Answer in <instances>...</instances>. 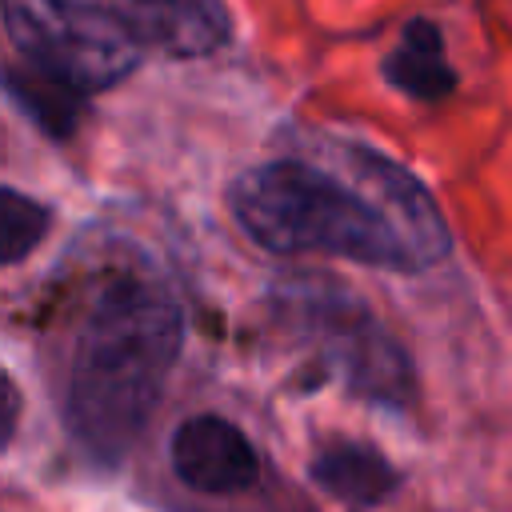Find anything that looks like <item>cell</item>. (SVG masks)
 <instances>
[{
  "label": "cell",
  "mask_w": 512,
  "mask_h": 512,
  "mask_svg": "<svg viewBox=\"0 0 512 512\" xmlns=\"http://www.w3.org/2000/svg\"><path fill=\"white\" fill-rule=\"evenodd\" d=\"M352 184L280 156L244 168L224 200L236 228L272 256H336L388 272H424L452 252V232L428 188L392 156L348 144Z\"/></svg>",
  "instance_id": "1"
},
{
  "label": "cell",
  "mask_w": 512,
  "mask_h": 512,
  "mask_svg": "<svg viewBox=\"0 0 512 512\" xmlns=\"http://www.w3.org/2000/svg\"><path fill=\"white\" fill-rule=\"evenodd\" d=\"M184 348V308L144 264L112 268L68 352L64 420L76 448L112 468L144 436Z\"/></svg>",
  "instance_id": "2"
},
{
  "label": "cell",
  "mask_w": 512,
  "mask_h": 512,
  "mask_svg": "<svg viewBox=\"0 0 512 512\" xmlns=\"http://www.w3.org/2000/svg\"><path fill=\"white\" fill-rule=\"evenodd\" d=\"M284 324L312 348L324 376L340 380L352 396L404 412L416 400V372L400 340L336 284H288L280 292Z\"/></svg>",
  "instance_id": "3"
},
{
  "label": "cell",
  "mask_w": 512,
  "mask_h": 512,
  "mask_svg": "<svg viewBox=\"0 0 512 512\" xmlns=\"http://www.w3.org/2000/svg\"><path fill=\"white\" fill-rule=\"evenodd\" d=\"M4 28L32 72L80 96L120 84L144 56L140 28L88 0H4Z\"/></svg>",
  "instance_id": "4"
},
{
  "label": "cell",
  "mask_w": 512,
  "mask_h": 512,
  "mask_svg": "<svg viewBox=\"0 0 512 512\" xmlns=\"http://www.w3.org/2000/svg\"><path fill=\"white\" fill-rule=\"evenodd\" d=\"M168 464L176 480L196 496H236L256 488L260 452L240 424L216 412L188 416L168 440Z\"/></svg>",
  "instance_id": "5"
},
{
  "label": "cell",
  "mask_w": 512,
  "mask_h": 512,
  "mask_svg": "<svg viewBox=\"0 0 512 512\" xmlns=\"http://www.w3.org/2000/svg\"><path fill=\"white\" fill-rule=\"evenodd\" d=\"M128 4L136 12L140 36L180 60L212 56L232 36L224 0H128Z\"/></svg>",
  "instance_id": "6"
},
{
  "label": "cell",
  "mask_w": 512,
  "mask_h": 512,
  "mask_svg": "<svg viewBox=\"0 0 512 512\" xmlns=\"http://www.w3.org/2000/svg\"><path fill=\"white\" fill-rule=\"evenodd\" d=\"M308 476H312L316 488H324L332 500H340L348 508H376L400 488L396 464L384 452H376L372 444H360V440L324 444L312 456Z\"/></svg>",
  "instance_id": "7"
},
{
  "label": "cell",
  "mask_w": 512,
  "mask_h": 512,
  "mask_svg": "<svg viewBox=\"0 0 512 512\" xmlns=\"http://www.w3.org/2000/svg\"><path fill=\"white\" fill-rule=\"evenodd\" d=\"M384 80L420 104H440L456 92V68L444 56V36L428 16H412L400 28V40L380 60Z\"/></svg>",
  "instance_id": "8"
},
{
  "label": "cell",
  "mask_w": 512,
  "mask_h": 512,
  "mask_svg": "<svg viewBox=\"0 0 512 512\" xmlns=\"http://www.w3.org/2000/svg\"><path fill=\"white\" fill-rule=\"evenodd\" d=\"M4 88H8V100H12L28 120H36V128L48 132L52 140H68V136H72V128H76L80 116H84V100H88V96H80L76 88L32 72V68L20 64V60L8 64Z\"/></svg>",
  "instance_id": "9"
},
{
  "label": "cell",
  "mask_w": 512,
  "mask_h": 512,
  "mask_svg": "<svg viewBox=\"0 0 512 512\" xmlns=\"http://www.w3.org/2000/svg\"><path fill=\"white\" fill-rule=\"evenodd\" d=\"M52 228V208L44 200H32L20 188H4V208H0V240H4V268H16L28 260L40 240Z\"/></svg>",
  "instance_id": "10"
},
{
  "label": "cell",
  "mask_w": 512,
  "mask_h": 512,
  "mask_svg": "<svg viewBox=\"0 0 512 512\" xmlns=\"http://www.w3.org/2000/svg\"><path fill=\"white\" fill-rule=\"evenodd\" d=\"M16 412H20V392L8 380L4 384V444H12V436H16Z\"/></svg>",
  "instance_id": "11"
}]
</instances>
